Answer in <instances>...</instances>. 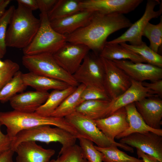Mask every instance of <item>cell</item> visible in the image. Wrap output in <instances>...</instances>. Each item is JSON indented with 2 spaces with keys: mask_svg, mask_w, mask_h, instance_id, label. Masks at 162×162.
I'll use <instances>...</instances> for the list:
<instances>
[{
  "mask_svg": "<svg viewBox=\"0 0 162 162\" xmlns=\"http://www.w3.org/2000/svg\"><path fill=\"white\" fill-rule=\"evenodd\" d=\"M132 24L124 14L94 12L88 24L65 36L66 41L84 44L99 55L110 35L122 29L129 28Z\"/></svg>",
  "mask_w": 162,
  "mask_h": 162,
  "instance_id": "6da1fadb",
  "label": "cell"
},
{
  "mask_svg": "<svg viewBox=\"0 0 162 162\" xmlns=\"http://www.w3.org/2000/svg\"><path fill=\"white\" fill-rule=\"evenodd\" d=\"M0 121L7 127V134L12 140L20 132L38 126L49 125L62 128L76 138L81 134L64 118L44 116L35 112H25L14 110L0 112Z\"/></svg>",
  "mask_w": 162,
  "mask_h": 162,
  "instance_id": "7a4b0ae2",
  "label": "cell"
},
{
  "mask_svg": "<svg viewBox=\"0 0 162 162\" xmlns=\"http://www.w3.org/2000/svg\"><path fill=\"white\" fill-rule=\"evenodd\" d=\"M40 24L32 11L18 3L8 26L6 36L7 47L23 49L32 42Z\"/></svg>",
  "mask_w": 162,
  "mask_h": 162,
  "instance_id": "3957f363",
  "label": "cell"
},
{
  "mask_svg": "<svg viewBox=\"0 0 162 162\" xmlns=\"http://www.w3.org/2000/svg\"><path fill=\"white\" fill-rule=\"evenodd\" d=\"M40 24L37 32L31 43L22 49L24 55H53L67 42L65 36L52 28L47 13H40Z\"/></svg>",
  "mask_w": 162,
  "mask_h": 162,
  "instance_id": "277c9868",
  "label": "cell"
},
{
  "mask_svg": "<svg viewBox=\"0 0 162 162\" xmlns=\"http://www.w3.org/2000/svg\"><path fill=\"white\" fill-rule=\"evenodd\" d=\"M76 139L74 135L61 128H52L49 125H42L19 132L12 140L11 149L14 151L21 143L32 141L47 144L58 142L62 146L61 149H63L75 144Z\"/></svg>",
  "mask_w": 162,
  "mask_h": 162,
  "instance_id": "5b68a950",
  "label": "cell"
},
{
  "mask_svg": "<svg viewBox=\"0 0 162 162\" xmlns=\"http://www.w3.org/2000/svg\"><path fill=\"white\" fill-rule=\"evenodd\" d=\"M22 62L30 72L63 82L74 87H77L80 84L73 75L66 72L58 64L52 54L24 55Z\"/></svg>",
  "mask_w": 162,
  "mask_h": 162,
  "instance_id": "8992f818",
  "label": "cell"
},
{
  "mask_svg": "<svg viewBox=\"0 0 162 162\" xmlns=\"http://www.w3.org/2000/svg\"><path fill=\"white\" fill-rule=\"evenodd\" d=\"M64 118L80 134L95 143L99 147L116 146L131 152H134L132 147L109 139L98 128L94 120L76 111Z\"/></svg>",
  "mask_w": 162,
  "mask_h": 162,
  "instance_id": "52a82bcc",
  "label": "cell"
},
{
  "mask_svg": "<svg viewBox=\"0 0 162 162\" xmlns=\"http://www.w3.org/2000/svg\"><path fill=\"white\" fill-rule=\"evenodd\" d=\"M73 76L79 84L106 91L103 64L99 55L93 52L87 54Z\"/></svg>",
  "mask_w": 162,
  "mask_h": 162,
  "instance_id": "ba28073f",
  "label": "cell"
},
{
  "mask_svg": "<svg viewBox=\"0 0 162 162\" xmlns=\"http://www.w3.org/2000/svg\"><path fill=\"white\" fill-rule=\"evenodd\" d=\"M159 0H148L145 12L141 17L129 28L123 34L111 40L107 41L110 44H120L129 42L130 44L137 45L142 44L143 31L147 23L152 19L161 16L162 13V4L158 10H154L155 7L160 4Z\"/></svg>",
  "mask_w": 162,
  "mask_h": 162,
  "instance_id": "9c48e42d",
  "label": "cell"
},
{
  "mask_svg": "<svg viewBox=\"0 0 162 162\" xmlns=\"http://www.w3.org/2000/svg\"><path fill=\"white\" fill-rule=\"evenodd\" d=\"M90 50L84 44L67 41L53 56L58 64L66 72L73 75Z\"/></svg>",
  "mask_w": 162,
  "mask_h": 162,
  "instance_id": "30bf717a",
  "label": "cell"
},
{
  "mask_svg": "<svg viewBox=\"0 0 162 162\" xmlns=\"http://www.w3.org/2000/svg\"><path fill=\"white\" fill-rule=\"evenodd\" d=\"M100 57L104 70L105 89L111 99L113 100L129 88L131 78L112 61Z\"/></svg>",
  "mask_w": 162,
  "mask_h": 162,
  "instance_id": "8fae6325",
  "label": "cell"
},
{
  "mask_svg": "<svg viewBox=\"0 0 162 162\" xmlns=\"http://www.w3.org/2000/svg\"><path fill=\"white\" fill-rule=\"evenodd\" d=\"M119 142L134 147L162 162V136L151 131L134 133L119 140Z\"/></svg>",
  "mask_w": 162,
  "mask_h": 162,
  "instance_id": "7c38bea8",
  "label": "cell"
},
{
  "mask_svg": "<svg viewBox=\"0 0 162 162\" xmlns=\"http://www.w3.org/2000/svg\"><path fill=\"white\" fill-rule=\"evenodd\" d=\"M142 0H83L81 4L83 10L104 14H127L134 10Z\"/></svg>",
  "mask_w": 162,
  "mask_h": 162,
  "instance_id": "4fadbf2b",
  "label": "cell"
},
{
  "mask_svg": "<svg viewBox=\"0 0 162 162\" xmlns=\"http://www.w3.org/2000/svg\"><path fill=\"white\" fill-rule=\"evenodd\" d=\"M115 64L123 70L131 79L143 82H153L162 78V68L144 63H135L127 60H113Z\"/></svg>",
  "mask_w": 162,
  "mask_h": 162,
  "instance_id": "5bb4252c",
  "label": "cell"
},
{
  "mask_svg": "<svg viewBox=\"0 0 162 162\" xmlns=\"http://www.w3.org/2000/svg\"><path fill=\"white\" fill-rule=\"evenodd\" d=\"M131 82L130 86L125 92L112 100L107 117L118 110L131 103L146 98L157 97L151 91L144 86L142 82L131 79Z\"/></svg>",
  "mask_w": 162,
  "mask_h": 162,
  "instance_id": "9a60e30c",
  "label": "cell"
},
{
  "mask_svg": "<svg viewBox=\"0 0 162 162\" xmlns=\"http://www.w3.org/2000/svg\"><path fill=\"white\" fill-rule=\"evenodd\" d=\"M94 121L98 128L113 140L129 127L125 107L118 110L108 117Z\"/></svg>",
  "mask_w": 162,
  "mask_h": 162,
  "instance_id": "2e32d148",
  "label": "cell"
},
{
  "mask_svg": "<svg viewBox=\"0 0 162 162\" xmlns=\"http://www.w3.org/2000/svg\"><path fill=\"white\" fill-rule=\"evenodd\" d=\"M14 152L17 154L16 162H50L55 153L54 149L44 148L32 141L21 143Z\"/></svg>",
  "mask_w": 162,
  "mask_h": 162,
  "instance_id": "e0dca14e",
  "label": "cell"
},
{
  "mask_svg": "<svg viewBox=\"0 0 162 162\" xmlns=\"http://www.w3.org/2000/svg\"><path fill=\"white\" fill-rule=\"evenodd\" d=\"M154 97L146 98L134 103L146 124L153 129H160L162 124V100Z\"/></svg>",
  "mask_w": 162,
  "mask_h": 162,
  "instance_id": "ac0fdd59",
  "label": "cell"
},
{
  "mask_svg": "<svg viewBox=\"0 0 162 162\" xmlns=\"http://www.w3.org/2000/svg\"><path fill=\"white\" fill-rule=\"evenodd\" d=\"M50 93L48 91H29L17 94L9 100L14 110L33 112L46 101Z\"/></svg>",
  "mask_w": 162,
  "mask_h": 162,
  "instance_id": "d6986e66",
  "label": "cell"
},
{
  "mask_svg": "<svg viewBox=\"0 0 162 162\" xmlns=\"http://www.w3.org/2000/svg\"><path fill=\"white\" fill-rule=\"evenodd\" d=\"M93 13L83 10L68 16L50 21V25L57 32L66 36L88 24Z\"/></svg>",
  "mask_w": 162,
  "mask_h": 162,
  "instance_id": "ffe728a7",
  "label": "cell"
},
{
  "mask_svg": "<svg viewBox=\"0 0 162 162\" xmlns=\"http://www.w3.org/2000/svg\"><path fill=\"white\" fill-rule=\"evenodd\" d=\"M127 112V119L129 127L124 131L117 136L115 139L120 140L130 134L136 133L151 131L162 136V130L151 128L145 122L137 111L134 103L125 107Z\"/></svg>",
  "mask_w": 162,
  "mask_h": 162,
  "instance_id": "44dd1931",
  "label": "cell"
},
{
  "mask_svg": "<svg viewBox=\"0 0 162 162\" xmlns=\"http://www.w3.org/2000/svg\"><path fill=\"white\" fill-rule=\"evenodd\" d=\"M22 76L27 86H30L36 91H47L52 89L63 90L70 86L63 82L30 72L22 73Z\"/></svg>",
  "mask_w": 162,
  "mask_h": 162,
  "instance_id": "7402d4cb",
  "label": "cell"
},
{
  "mask_svg": "<svg viewBox=\"0 0 162 162\" xmlns=\"http://www.w3.org/2000/svg\"><path fill=\"white\" fill-rule=\"evenodd\" d=\"M99 56L111 61L127 60L135 63H146L140 56L120 44L107 42Z\"/></svg>",
  "mask_w": 162,
  "mask_h": 162,
  "instance_id": "603a6c76",
  "label": "cell"
},
{
  "mask_svg": "<svg viewBox=\"0 0 162 162\" xmlns=\"http://www.w3.org/2000/svg\"><path fill=\"white\" fill-rule=\"evenodd\" d=\"M112 100H93L84 101L76 108V111L93 120L107 116Z\"/></svg>",
  "mask_w": 162,
  "mask_h": 162,
  "instance_id": "cb8c5ba5",
  "label": "cell"
},
{
  "mask_svg": "<svg viewBox=\"0 0 162 162\" xmlns=\"http://www.w3.org/2000/svg\"><path fill=\"white\" fill-rule=\"evenodd\" d=\"M77 87L71 86L63 90H53L45 102L35 112L44 116H50L65 98L73 92Z\"/></svg>",
  "mask_w": 162,
  "mask_h": 162,
  "instance_id": "d4e9b609",
  "label": "cell"
},
{
  "mask_svg": "<svg viewBox=\"0 0 162 162\" xmlns=\"http://www.w3.org/2000/svg\"><path fill=\"white\" fill-rule=\"evenodd\" d=\"M86 87L84 85L80 84L76 90L65 98L51 116L63 118L75 111L76 108L81 103V94Z\"/></svg>",
  "mask_w": 162,
  "mask_h": 162,
  "instance_id": "484cf974",
  "label": "cell"
},
{
  "mask_svg": "<svg viewBox=\"0 0 162 162\" xmlns=\"http://www.w3.org/2000/svg\"><path fill=\"white\" fill-rule=\"evenodd\" d=\"M80 0H57L47 14L50 21L64 18L82 10Z\"/></svg>",
  "mask_w": 162,
  "mask_h": 162,
  "instance_id": "4316f807",
  "label": "cell"
},
{
  "mask_svg": "<svg viewBox=\"0 0 162 162\" xmlns=\"http://www.w3.org/2000/svg\"><path fill=\"white\" fill-rule=\"evenodd\" d=\"M120 44L140 56L146 63L162 68V56L154 52L144 42L137 45L128 44L125 42Z\"/></svg>",
  "mask_w": 162,
  "mask_h": 162,
  "instance_id": "83f0119b",
  "label": "cell"
},
{
  "mask_svg": "<svg viewBox=\"0 0 162 162\" xmlns=\"http://www.w3.org/2000/svg\"><path fill=\"white\" fill-rule=\"evenodd\" d=\"M101 154L104 162H143L142 159L130 156L119 150L117 146L100 147L94 146Z\"/></svg>",
  "mask_w": 162,
  "mask_h": 162,
  "instance_id": "f1b7e54d",
  "label": "cell"
},
{
  "mask_svg": "<svg viewBox=\"0 0 162 162\" xmlns=\"http://www.w3.org/2000/svg\"><path fill=\"white\" fill-rule=\"evenodd\" d=\"M22 73L18 71L13 78L0 90V101L5 103L11 99L17 93L25 90L27 86L22 76Z\"/></svg>",
  "mask_w": 162,
  "mask_h": 162,
  "instance_id": "f546056e",
  "label": "cell"
},
{
  "mask_svg": "<svg viewBox=\"0 0 162 162\" xmlns=\"http://www.w3.org/2000/svg\"><path fill=\"white\" fill-rule=\"evenodd\" d=\"M147 38L150 43V48L158 53L162 45V17L157 24H153L148 22L145 27L142 34Z\"/></svg>",
  "mask_w": 162,
  "mask_h": 162,
  "instance_id": "4dcf8cb0",
  "label": "cell"
},
{
  "mask_svg": "<svg viewBox=\"0 0 162 162\" xmlns=\"http://www.w3.org/2000/svg\"><path fill=\"white\" fill-rule=\"evenodd\" d=\"M50 162H88L80 146L76 144L64 149H61L56 159Z\"/></svg>",
  "mask_w": 162,
  "mask_h": 162,
  "instance_id": "1f68e13d",
  "label": "cell"
},
{
  "mask_svg": "<svg viewBox=\"0 0 162 162\" xmlns=\"http://www.w3.org/2000/svg\"><path fill=\"white\" fill-rule=\"evenodd\" d=\"M15 8L10 6L0 18V58H3L7 52L6 36L7 29Z\"/></svg>",
  "mask_w": 162,
  "mask_h": 162,
  "instance_id": "d6a6232c",
  "label": "cell"
},
{
  "mask_svg": "<svg viewBox=\"0 0 162 162\" xmlns=\"http://www.w3.org/2000/svg\"><path fill=\"white\" fill-rule=\"evenodd\" d=\"M78 139L84 156L88 162H103L101 153L95 148L92 141L83 137Z\"/></svg>",
  "mask_w": 162,
  "mask_h": 162,
  "instance_id": "836d02e7",
  "label": "cell"
},
{
  "mask_svg": "<svg viewBox=\"0 0 162 162\" xmlns=\"http://www.w3.org/2000/svg\"><path fill=\"white\" fill-rule=\"evenodd\" d=\"M4 61V65L0 69V90L13 78L20 69L17 63L9 59Z\"/></svg>",
  "mask_w": 162,
  "mask_h": 162,
  "instance_id": "e575fe53",
  "label": "cell"
},
{
  "mask_svg": "<svg viewBox=\"0 0 162 162\" xmlns=\"http://www.w3.org/2000/svg\"><path fill=\"white\" fill-rule=\"evenodd\" d=\"M93 100H111L106 91L86 87L81 94V103L86 101Z\"/></svg>",
  "mask_w": 162,
  "mask_h": 162,
  "instance_id": "d590c367",
  "label": "cell"
},
{
  "mask_svg": "<svg viewBox=\"0 0 162 162\" xmlns=\"http://www.w3.org/2000/svg\"><path fill=\"white\" fill-rule=\"evenodd\" d=\"M143 85L151 91L156 96H162V80H159L151 82H143Z\"/></svg>",
  "mask_w": 162,
  "mask_h": 162,
  "instance_id": "8d00e7d4",
  "label": "cell"
},
{
  "mask_svg": "<svg viewBox=\"0 0 162 162\" xmlns=\"http://www.w3.org/2000/svg\"><path fill=\"white\" fill-rule=\"evenodd\" d=\"M2 124L0 121V154L11 149V140L7 134L2 133L1 130Z\"/></svg>",
  "mask_w": 162,
  "mask_h": 162,
  "instance_id": "74e56055",
  "label": "cell"
},
{
  "mask_svg": "<svg viewBox=\"0 0 162 162\" xmlns=\"http://www.w3.org/2000/svg\"><path fill=\"white\" fill-rule=\"evenodd\" d=\"M57 0H37L38 9L40 13L47 14L53 7Z\"/></svg>",
  "mask_w": 162,
  "mask_h": 162,
  "instance_id": "f35d334b",
  "label": "cell"
},
{
  "mask_svg": "<svg viewBox=\"0 0 162 162\" xmlns=\"http://www.w3.org/2000/svg\"><path fill=\"white\" fill-rule=\"evenodd\" d=\"M16 2L32 11L38 9L37 0H17Z\"/></svg>",
  "mask_w": 162,
  "mask_h": 162,
  "instance_id": "ab89813d",
  "label": "cell"
},
{
  "mask_svg": "<svg viewBox=\"0 0 162 162\" xmlns=\"http://www.w3.org/2000/svg\"><path fill=\"white\" fill-rule=\"evenodd\" d=\"M136 149V153L138 158H141L143 162H161L156 158L148 155Z\"/></svg>",
  "mask_w": 162,
  "mask_h": 162,
  "instance_id": "60d3db41",
  "label": "cell"
},
{
  "mask_svg": "<svg viewBox=\"0 0 162 162\" xmlns=\"http://www.w3.org/2000/svg\"><path fill=\"white\" fill-rule=\"evenodd\" d=\"M14 152L10 149L0 154V162H13Z\"/></svg>",
  "mask_w": 162,
  "mask_h": 162,
  "instance_id": "b9f144b4",
  "label": "cell"
},
{
  "mask_svg": "<svg viewBox=\"0 0 162 162\" xmlns=\"http://www.w3.org/2000/svg\"><path fill=\"white\" fill-rule=\"evenodd\" d=\"M10 2V0H2L0 3V18L6 10V8Z\"/></svg>",
  "mask_w": 162,
  "mask_h": 162,
  "instance_id": "7bdbcfd3",
  "label": "cell"
},
{
  "mask_svg": "<svg viewBox=\"0 0 162 162\" xmlns=\"http://www.w3.org/2000/svg\"><path fill=\"white\" fill-rule=\"evenodd\" d=\"M0 69L3 67L5 65L4 61H2L0 60Z\"/></svg>",
  "mask_w": 162,
  "mask_h": 162,
  "instance_id": "ee69618b",
  "label": "cell"
},
{
  "mask_svg": "<svg viewBox=\"0 0 162 162\" xmlns=\"http://www.w3.org/2000/svg\"><path fill=\"white\" fill-rule=\"evenodd\" d=\"M2 0H0V3H1L2 1Z\"/></svg>",
  "mask_w": 162,
  "mask_h": 162,
  "instance_id": "f6af8a7d",
  "label": "cell"
}]
</instances>
